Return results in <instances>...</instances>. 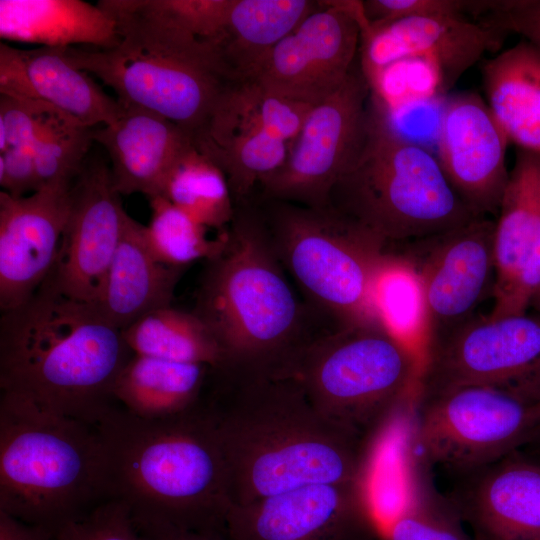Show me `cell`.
I'll return each instance as SVG.
<instances>
[{
  "mask_svg": "<svg viewBox=\"0 0 540 540\" xmlns=\"http://www.w3.org/2000/svg\"><path fill=\"white\" fill-rule=\"evenodd\" d=\"M107 499L96 426L1 394L0 511L55 533Z\"/></svg>",
  "mask_w": 540,
  "mask_h": 540,
  "instance_id": "obj_7",
  "label": "cell"
},
{
  "mask_svg": "<svg viewBox=\"0 0 540 540\" xmlns=\"http://www.w3.org/2000/svg\"><path fill=\"white\" fill-rule=\"evenodd\" d=\"M413 400L468 385H507L540 392V312L471 317L419 346Z\"/></svg>",
  "mask_w": 540,
  "mask_h": 540,
  "instance_id": "obj_11",
  "label": "cell"
},
{
  "mask_svg": "<svg viewBox=\"0 0 540 540\" xmlns=\"http://www.w3.org/2000/svg\"><path fill=\"white\" fill-rule=\"evenodd\" d=\"M98 4L116 21L118 42L63 48L68 61L113 89L121 103L173 122L195 145L233 85L214 47L184 27L163 0Z\"/></svg>",
  "mask_w": 540,
  "mask_h": 540,
  "instance_id": "obj_5",
  "label": "cell"
},
{
  "mask_svg": "<svg viewBox=\"0 0 540 540\" xmlns=\"http://www.w3.org/2000/svg\"><path fill=\"white\" fill-rule=\"evenodd\" d=\"M210 368L133 354L115 381L113 395L135 416L167 418L197 403Z\"/></svg>",
  "mask_w": 540,
  "mask_h": 540,
  "instance_id": "obj_29",
  "label": "cell"
},
{
  "mask_svg": "<svg viewBox=\"0 0 540 540\" xmlns=\"http://www.w3.org/2000/svg\"><path fill=\"white\" fill-rule=\"evenodd\" d=\"M160 195L208 229L223 231L234 217L235 205L224 173L195 147L173 166Z\"/></svg>",
  "mask_w": 540,
  "mask_h": 540,
  "instance_id": "obj_31",
  "label": "cell"
},
{
  "mask_svg": "<svg viewBox=\"0 0 540 540\" xmlns=\"http://www.w3.org/2000/svg\"><path fill=\"white\" fill-rule=\"evenodd\" d=\"M149 199L152 215L144 236L153 255L162 263L187 268L195 261L216 257L226 243V229L214 239L208 228L161 195Z\"/></svg>",
  "mask_w": 540,
  "mask_h": 540,
  "instance_id": "obj_33",
  "label": "cell"
},
{
  "mask_svg": "<svg viewBox=\"0 0 540 540\" xmlns=\"http://www.w3.org/2000/svg\"><path fill=\"white\" fill-rule=\"evenodd\" d=\"M122 331L94 303L65 295L52 274L0 322L1 394L96 426L114 408L132 357Z\"/></svg>",
  "mask_w": 540,
  "mask_h": 540,
  "instance_id": "obj_3",
  "label": "cell"
},
{
  "mask_svg": "<svg viewBox=\"0 0 540 540\" xmlns=\"http://www.w3.org/2000/svg\"><path fill=\"white\" fill-rule=\"evenodd\" d=\"M536 540H540V538L536 539Z\"/></svg>",
  "mask_w": 540,
  "mask_h": 540,
  "instance_id": "obj_47",
  "label": "cell"
},
{
  "mask_svg": "<svg viewBox=\"0 0 540 540\" xmlns=\"http://www.w3.org/2000/svg\"><path fill=\"white\" fill-rule=\"evenodd\" d=\"M365 25L362 1H320L274 47L253 81L270 93L314 106L346 80Z\"/></svg>",
  "mask_w": 540,
  "mask_h": 540,
  "instance_id": "obj_14",
  "label": "cell"
},
{
  "mask_svg": "<svg viewBox=\"0 0 540 540\" xmlns=\"http://www.w3.org/2000/svg\"><path fill=\"white\" fill-rule=\"evenodd\" d=\"M93 140L108 153L113 184L120 195L142 193L148 198L160 195L173 166L195 147L173 122L124 103L112 123L93 129Z\"/></svg>",
  "mask_w": 540,
  "mask_h": 540,
  "instance_id": "obj_22",
  "label": "cell"
},
{
  "mask_svg": "<svg viewBox=\"0 0 540 540\" xmlns=\"http://www.w3.org/2000/svg\"><path fill=\"white\" fill-rule=\"evenodd\" d=\"M495 221L475 219L403 244L390 258L409 272L421 298L418 347L473 317L495 284Z\"/></svg>",
  "mask_w": 540,
  "mask_h": 540,
  "instance_id": "obj_12",
  "label": "cell"
},
{
  "mask_svg": "<svg viewBox=\"0 0 540 540\" xmlns=\"http://www.w3.org/2000/svg\"><path fill=\"white\" fill-rule=\"evenodd\" d=\"M415 470L409 496L378 540H474L452 500L432 486L429 469Z\"/></svg>",
  "mask_w": 540,
  "mask_h": 540,
  "instance_id": "obj_32",
  "label": "cell"
},
{
  "mask_svg": "<svg viewBox=\"0 0 540 540\" xmlns=\"http://www.w3.org/2000/svg\"><path fill=\"white\" fill-rule=\"evenodd\" d=\"M63 113L34 100L0 95V153L11 147H33L46 125Z\"/></svg>",
  "mask_w": 540,
  "mask_h": 540,
  "instance_id": "obj_38",
  "label": "cell"
},
{
  "mask_svg": "<svg viewBox=\"0 0 540 540\" xmlns=\"http://www.w3.org/2000/svg\"><path fill=\"white\" fill-rule=\"evenodd\" d=\"M226 101L237 113L289 144L313 107L270 93L253 80L233 84Z\"/></svg>",
  "mask_w": 540,
  "mask_h": 540,
  "instance_id": "obj_35",
  "label": "cell"
},
{
  "mask_svg": "<svg viewBox=\"0 0 540 540\" xmlns=\"http://www.w3.org/2000/svg\"><path fill=\"white\" fill-rule=\"evenodd\" d=\"M201 399L222 441L231 507L309 485L368 483L375 445L320 415L292 371L212 368Z\"/></svg>",
  "mask_w": 540,
  "mask_h": 540,
  "instance_id": "obj_1",
  "label": "cell"
},
{
  "mask_svg": "<svg viewBox=\"0 0 540 540\" xmlns=\"http://www.w3.org/2000/svg\"><path fill=\"white\" fill-rule=\"evenodd\" d=\"M370 97L358 56L343 84L311 108L283 165L260 183L262 199L326 208L363 141Z\"/></svg>",
  "mask_w": 540,
  "mask_h": 540,
  "instance_id": "obj_13",
  "label": "cell"
},
{
  "mask_svg": "<svg viewBox=\"0 0 540 540\" xmlns=\"http://www.w3.org/2000/svg\"><path fill=\"white\" fill-rule=\"evenodd\" d=\"M0 540H55V533L0 511Z\"/></svg>",
  "mask_w": 540,
  "mask_h": 540,
  "instance_id": "obj_43",
  "label": "cell"
},
{
  "mask_svg": "<svg viewBox=\"0 0 540 540\" xmlns=\"http://www.w3.org/2000/svg\"><path fill=\"white\" fill-rule=\"evenodd\" d=\"M72 182L47 184L23 197L1 190L2 313L26 302L52 272L69 215Z\"/></svg>",
  "mask_w": 540,
  "mask_h": 540,
  "instance_id": "obj_19",
  "label": "cell"
},
{
  "mask_svg": "<svg viewBox=\"0 0 540 540\" xmlns=\"http://www.w3.org/2000/svg\"><path fill=\"white\" fill-rule=\"evenodd\" d=\"M412 402L409 455L457 475L529 445L540 420V392L518 386H460Z\"/></svg>",
  "mask_w": 540,
  "mask_h": 540,
  "instance_id": "obj_10",
  "label": "cell"
},
{
  "mask_svg": "<svg viewBox=\"0 0 540 540\" xmlns=\"http://www.w3.org/2000/svg\"><path fill=\"white\" fill-rule=\"evenodd\" d=\"M0 185L2 191L13 197H23L39 190L31 148L11 147L0 153Z\"/></svg>",
  "mask_w": 540,
  "mask_h": 540,
  "instance_id": "obj_42",
  "label": "cell"
},
{
  "mask_svg": "<svg viewBox=\"0 0 540 540\" xmlns=\"http://www.w3.org/2000/svg\"><path fill=\"white\" fill-rule=\"evenodd\" d=\"M96 428L109 499L125 503L139 528L224 533L231 508L227 461L201 399L162 419L115 406Z\"/></svg>",
  "mask_w": 540,
  "mask_h": 540,
  "instance_id": "obj_2",
  "label": "cell"
},
{
  "mask_svg": "<svg viewBox=\"0 0 540 540\" xmlns=\"http://www.w3.org/2000/svg\"><path fill=\"white\" fill-rule=\"evenodd\" d=\"M227 540H377L368 483L304 486L231 507Z\"/></svg>",
  "mask_w": 540,
  "mask_h": 540,
  "instance_id": "obj_15",
  "label": "cell"
},
{
  "mask_svg": "<svg viewBox=\"0 0 540 540\" xmlns=\"http://www.w3.org/2000/svg\"><path fill=\"white\" fill-rule=\"evenodd\" d=\"M486 103L509 143L540 155V51L521 40L481 67Z\"/></svg>",
  "mask_w": 540,
  "mask_h": 540,
  "instance_id": "obj_27",
  "label": "cell"
},
{
  "mask_svg": "<svg viewBox=\"0 0 540 540\" xmlns=\"http://www.w3.org/2000/svg\"><path fill=\"white\" fill-rule=\"evenodd\" d=\"M506 36L466 16L404 18L365 26L359 63L370 86L391 67L422 65L436 76L443 94L486 52L499 50Z\"/></svg>",
  "mask_w": 540,
  "mask_h": 540,
  "instance_id": "obj_16",
  "label": "cell"
},
{
  "mask_svg": "<svg viewBox=\"0 0 540 540\" xmlns=\"http://www.w3.org/2000/svg\"><path fill=\"white\" fill-rule=\"evenodd\" d=\"M126 216L110 167L102 160L85 162L71 184L69 215L51 272L65 295L96 302Z\"/></svg>",
  "mask_w": 540,
  "mask_h": 540,
  "instance_id": "obj_17",
  "label": "cell"
},
{
  "mask_svg": "<svg viewBox=\"0 0 540 540\" xmlns=\"http://www.w3.org/2000/svg\"><path fill=\"white\" fill-rule=\"evenodd\" d=\"M0 95L46 103L90 128L112 123L121 111V103L71 64L63 48L21 50L2 42Z\"/></svg>",
  "mask_w": 540,
  "mask_h": 540,
  "instance_id": "obj_21",
  "label": "cell"
},
{
  "mask_svg": "<svg viewBox=\"0 0 540 540\" xmlns=\"http://www.w3.org/2000/svg\"><path fill=\"white\" fill-rule=\"evenodd\" d=\"M0 38L49 48H108L119 40L114 18L81 0H1Z\"/></svg>",
  "mask_w": 540,
  "mask_h": 540,
  "instance_id": "obj_24",
  "label": "cell"
},
{
  "mask_svg": "<svg viewBox=\"0 0 540 540\" xmlns=\"http://www.w3.org/2000/svg\"><path fill=\"white\" fill-rule=\"evenodd\" d=\"M509 141L474 91L450 94L438 118V162L454 192L477 216L498 215L508 182Z\"/></svg>",
  "mask_w": 540,
  "mask_h": 540,
  "instance_id": "obj_18",
  "label": "cell"
},
{
  "mask_svg": "<svg viewBox=\"0 0 540 540\" xmlns=\"http://www.w3.org/2000/svg\"><path fill=\"white\" fill-rule=\"evenodd\" d=\"M195 148L222 170L237 206L283 165L290 144L237 113L224 98Z\"/></svg>",
  "mask_w": 540,
  "mask_h": 540,
  "instance_id": "obj_26",
  "label": "cell"
},
{
  "mask_svg": "<svg viewBox=\"0 0 540 540\" xmlns=\"http://www.w3.org/2000/svg\"><path fill=\"white\" fill-rule=\"evenodd\" d=\"M192 312L216 339L222 366L291 368L334 328L294 293L250 200L235 206L223 250L206 261Z\"/></svg>",
  "mask_w": 540,
  "mask_h": 540,
  "instance_id": "obj_4",
  "label": "cell"
},
{
  "mask_svg": "<svg viewBox=\"0 0 540 540\" xmlns=\"http://www.w3.org/2000/svg\"><path fill=\"white\" fill-rule=\"evenodd\" d=\"M366 26L377 27L396 20L417 16L476 17L479 1L458 0H366L362 1Z\"/></svg>",
  "mask_w": 540,
  "mask_h": 540,
  "instance_id": "obj_39",
  "label": "cell"
},
{
  "mask_svg": "<svg viewBox=\"0 0 540 540\" xmlns=\"http://www.w3.org/2000/svg\"><path fill=\"white\" fill-rule=\"evenodd\" d=\"M185 269L160 262L147 245L144 225L127 214L118 248L94 304L122 331L143 315L172 306Z\"/></svg>",
  "mask_w": 540,
  "mask_h": 540,
  "instance_id": "obj_23",
  "label": "cell"
},
{
  "mask_svg": "<svg viewBox=\"0 0 540 540\" xmlns=\"http://www.w3.org/2000/svg\"><path fill=\"white\" fill-rule=\"evenodd\" d=\"M55 540H148L139 530L129 507L107 499L85 514L62 524Z\"/></svg>",
  "mask_w": 540,
  "mask_h": 540,
  "instance_id": "obj_36",
  "label": "cell"
},
{
  "mask_svg": "<svg viewBox=\"0 0 540 540\" xmlns=\"http://www.w3.org/2000/svg\"><path fill=\"white\" fill-rule=\"evenodd\" d=\"M529 445H535L537 448L540 449V420Z\"/></svg>",
  "mask_w": 540,
  "mask_h": 540,
  "instance_id": "obj_46",
  "label": "cell"
},
{
  "mask_svg": "<svg viewBox=\"0 0 540 540\" xmlns=\"http://www.w3.org/2000/svg\"><path fill=\"white\" fill-rule=\"evenodd\" d=\"M517 452L458 475L448 495L474 540L540 538V460Z\"/></svg>",
  "mask_w": 540,
  "mask_h": 540,
  "instance_id": "obj_20",
  "label": "cell"
},
{
  "mask_svg": "<svg viewBox=\"0 0 540 540\" xmlns=\"http://www.w3.org/2000/svg\"><path fill=\"white\" fill-rule=\"evenodd\" d=\"M420 368L418 346L379 320L324 333L292 371L320 415L376 445L412 401Z\"/></svg>",
  "mask_w": 540,
  "mask_h": 540,
  "instance_id": "obj_8",
  "label": "cell"
},
{
  "mask_svg": "<svg viewBox=\"0 0 540 540\" xmlns=\"http://www.w3.org/2000/svg\"><path fill=\"white\" fill-rule=\"evenodd\" d=\"M92 142L93 128L64 113L56 115L32 147L39 189L55 182H72L83 168Z\"/></svg>",
  "mask_w": 540,
  "mask_h": 540,
  "instance_id": "obj_34",
  "label": "cell"
},
{
  "mask_svg": "<svg viewBox=\"0 0 540 540\" xmlns=\"http://www.w3.org/2000/svg\"><path fill=\"white\" fill-rule=\"evenodd\" d=\"M139 530L148 540H227L224 533L218 532H199L173 528H139Z\"/></svg>",
  "mask_w": 540,
  "mask_h": 540,
  "instance_id": "obj_44",
  "label": "cell"
},
{
  "mask_svg": "<svg viewBox=\"0 0 540 540\" xmlns=\"http://www.w3.org/2000/svg\"><path fill=\"white\" fill-rule=\"evenodd\" d=\"M378 301L388 325L400 335L407 332L419 344L421 298L412 275L398 267L388 270L379 284Z\"/></svg>",
  "mask_w": 540,
  "mask_h": 540,
  "instance_id": "obj_37",
  "label": "cell"
},
{
  "mask_svg": "<svg viewBox=\"0 0 540 540\" xmlns=\"http://www.w3.org/2000/svg\"><path fill=\"white\" fill-rule=\"evenodd\" d=\"M263 201L271 245L310 307L337 328L385 320L378 288L392 263L370 237L328 207Z\"/></svg>",
  "mask_w": 540,
  "mask_h": 540,
  "instance_id": "obj_9",
  "label": "cell"
},
{
  "mask_svg": "<svg viewBox=\"0 0 540 540\" xmlns=\"http://www.w3.org/2000/svg\"><path fill=\"white\" fill-rule=\"evenodd\" d=\"M319 6L311 0H232L221 32L209 42L231 83L253 80L274 47Z\"/></svg>",
  "mask_w": 540,
  "mask_h": 540,
  "instance_id": "obj_25",
  "label": "cell"
},
{
  "mask_svg": "<svg viewBox=\"0 0 540 540\" xmlns=\"http://www.w3.org/2000/svg\"><path fill=\"white\" fill-rule=\"evenodd\" d=\"M530 308H532L533 311L540 312V287L531 300Z\"/></svg>",
  "mask_w": 540,
  "mask_h": 540,
  "instance_id": "obj_45",
  "label": "cell"
},
{
  "mask_svg": "<svg viewBox=\"0 0 540 540\" xmlns=\"http://www.w3.org/2000/svg\"><path fill=\"white\" fill-rule=\"evenodd\" d=\"M134 355L178 363L222 366L223 353L205 323L172 306L151 311L122 330Z\"/></svg>",
  "mask_w": 540,
  "mask_h": 540,
  "instance_id": "obj_30",
  "label": "cell"
},
{
  "mask_svg": "<svg viewBox=\"0 0 540 540\" xmlns=\"http://www.w3.org/2000/svg\"><path fill=\"white\" fill-rule=\"evenodd\" d=\"M327 207L369 236L387 258L405 243L481 217L454 192L437 157L401 134L372 96L361 146Z\"/></svg>",
  "mask_w": 540,
  "mask_h": 540,
  "instance_id": "obj_6",
  "label": "cell"
},
{
  "mask_svg": "<svg viewBox=\"0 0 540 540\" xmlns=\"http://www.w3.org/2000/svg\"><path fill=\"white\" fill-rule=\"evenodd\" d=\"M495 221L494 301L516 279L540 233V155L516 148Z\"/></svg>",
  "mask_w": 540,
  "mask_h": 540,
  "instance_id": "obj_28",
  "label": "cell"
},
{
  "mask_svg": "<svg viewBox=\"0 0 540 540\" xmlns=\"http://www.w3.org/2000/svg\"><path fill=\"white\" fill-rule=\"evenodd\" d=\"M232 0H163L167 10L197 37L212 42L224 25Z\"/></svg>",
  "mask_w": 540,
  "mask_h": 540,
  "instance_id": "obj_41",
  "label": "cell"
},
{
  "mask_svg": "<svg viewBox=\"0 0 540 540\" xmlns=\"http://www.w3.org/2000/svg\"><path fill=\"white\" fill-rule=\"evenodd\" d=\"M480 23L521 35L540 51V0H488L477 18Z\"/></svg>",
  "mask_w": 540,
  "mask_h": 540,
  "instance_id": "obj_40",
  "label": "cell"
}]
</instances>
